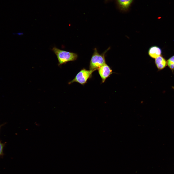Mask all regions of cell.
<instances>
[{"mask_svg":"<svg viewBox=\"0 0 174 174\" xmlns=\"http://www.w3.org/2000/svg\"><path fill=\"white\" fill-rule=\"evenodd\" d=\"M155 63L159 70L163 69L167 65V61L161 55L155 59Z\"/></svg>","mask_w":174,"mask_h":174,"instance_id":"8992f818","label":"cell"},{"mask_svg":"<svg viewBox=\"0 0 174 174\" xmlns=\"http://www.w3.org/2000/svg\"><path fill=\"white\" fill-rule=\"evenodd\" d=\"M52 50L57 57L59 65L75 61L78 57L76 53L62 50L55 47L52 48Z\"/></svg>","mask_w":174,"mask_h":174,"instance_id":"6da1fadb","label":"cell"},{"mask_svg":"<svg viewBox=\"0 0 174 174\" xmlns=\"http://www.w3.org/2000/svg\"><path fill=\"white\" fill-rule=\"evenodd\" d=\"M5 143H2L0 141V157L4 155L3 150L5 145Z\"/></svg>","mask_w":174,"mask_h":174,"instance_id":"9c48e42d","label":"cell"},{"mask_svg":"<svg viewBox=\"0 0 174 174\" xmlns=\"http://www.w3.org/2000/svg\"><path fill=\"white\" fill-rule=\"evenodd\" d=\"M162 51L161 49L156 46L151 47L149 49L148 51L149 56L151 58H156L160 56Z\"/></svg>","mask_w":174,"mask_h":174,"instance_id":"52a82bcc","label":"cell"},{"mask_svg":"<svg viewBox=\"0 0 174 174\" xmlns=\"http://www.w3.org/2000/svg\"><path fill=\"white\" fill-rule=\"evenodd\" d=\"M133 0H116V2L119 9L121 11H127Z\"/></svg>","mask_w":174,"mask_h":174,"instance_id":"5b68a950","label":"cell"},{"mask_svg":"<svg viewBox=\"0 0 174 174\" xmlns=\"http://www.w3.org/2000/svg\"><path fill=\"white\" fill-rule=\"evenodd\" d=\"M2 125H0V127H1V126Z\"/></svg>","mask_w":174,"mask_h":174,"instance_id":"7c38bea8","label":"cell"},{"mask_svg":"<svg viewBox=\"0 0 174 174\" xmlns=\"http://www.w3.org/2000/svg\"><path fill=\"white\" fill-rule=\"evenodd\" d=\"M93 72L90 70H88L84 68H83L68 83L70 84L73 82H76L84 85L87 83L88 80L92 77Z\"/></svg>","mask_w":174,"mask_h":174,"instance_id":"3957f363","label":"cell"},{"mask_svg":"<svg viewBox=\"0 0 174 174\" xmlns=\"http://www.w3.org/2000/svg\"><path fill=\"white\" fill-rule=\"evenodd\" d=\"M167 61V65L173 73L174 71V55L170 58Z\"/></svg>","mask_w":174,"mask_h":174,"instance_id":"ba28073f","label":"cell"},{"mask_svg":"<svg viewBox=\"0 0 174 174\" xmlns=\"http://www.w3.org/2000/svg\"><path fill=\"white\" fill-rule=\"evenodd\" d=\"M106 52L100 54L96 49H94L90 62L89 70L94 72L106 64L104 56Z\"/></svg>","mask_w":174,"mask_h":174,"instance_id":"7a4b0ae2","label":"cell"},{"mask_svg":"<svg viewBox=\"0 0 174 174\" xmlns=\"http://www.w3.org/2000/svg\"><path fill=\"white\" fill-rule=\"evenodd\" d=\"M110 0H105V2H107V1H109Z\"/></svg>","mask_w":174,"mask_h":174,"instance_id":"30bf717a","label":"cell"},{"mask_svg":"<svg viewBox=\"0 0 174 174\" xmlns=\"http://www.w3.org/2000/svg\"><path fill=\"white\" fill-rule=\"evenodd\" d=\"M98 70L102 79V83H104L106 79L112 73V69L106 64L100 67Z\"/></svg>","mask_w":174,"mask_h":174,"instance_id":"277c9868","label":"cell"},{"mask_svg":"<svg viewBox=\"0 0 174 174\" xmlns=\"http://www.w3.org/2000/svg\"><path fill=\"white\" fill-rule=\"evenodd\" d=\"M172 88H173V89H174V87H172Z\"/></svg>","mask_w":174,"mask_h":174,"instance_id":"8fae6325","label":"cell"}]
</instances>
